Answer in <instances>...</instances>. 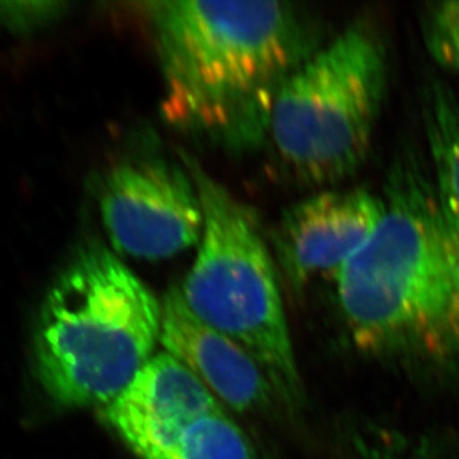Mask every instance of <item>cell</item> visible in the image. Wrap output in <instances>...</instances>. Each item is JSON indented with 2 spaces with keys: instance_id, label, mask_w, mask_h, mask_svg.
Here are the masks:
<instances>
[{
  "instance_id": "1",
  "label": "cell",
  "mask_w": 459,
  "mask_h": 459,
  "mask_svg": "<svg viewBox=\"0 0 459 459\" xmlns=\"http://www.w3.org/2000/svg\"><path fill=\"white\" fill-rule=\"evenodd\" d=\"M382 198L377 232L333 280L348 338L381 361L459 368V238L429 169L402 160Z\"/></svg>"
},
{
  "instance_id": "2",
  "label": "cell",
  "mask_w": 459,
  "mask_h": 459,
  "mask_svg": "<svg viewBox=\"0 0 459 459\" xmlns=\"http://www.w3.org/2000/svg\"><path fill=\"white\" fill-rule=\"evenodd\" d=\"M171 126L234 148L268 135L287 74L316 51L307 15L282 2L149 4Z\"/></svg>"
},
{
  "instance_id": "3",
  "label": "cell",
  "mask_w": 459,
  "mask_h": 459,
  "mask_svg": "<svg viewBox=\"0 0 459 459\" xmlns=\"http://www.w3.org/2000/svg\"><path fill=\"white\" fill-rule=\"evenodd\" d=\"M162 302L115 253L90 244L45 296L35 332V372L65 409H103L160 343Z\"/></svg>"
},
{
  "instance_id": "4",
  "label": "cell",
  "mask_w": 459,
  "mask_h": 459,
  "mask_svg": "<svg viewBox=\"0 0 459 459\" xmlns=\"http://www.w3.org/2000/svg\"><path fill=\"white\" fill-rule=\"evenodd\" d=\"M200 194L204 228L183 300L208 327L259 363L290 411L304 404V381L287 323L277 268L252 210L196 160L183 156Z\"/></svg>"
},
{
  "instance_id": "5",
  "label": "cell",
  "mask_w": 459,
  "mask_h": 459,
  "mask_svg": "<svg viewBox=\"0 0 459 459\" xmlns=\"http://www.w3.org/2000/svg\"><path fill=\"white\" fill-rule=\"evenodd\" d=\"M386 60L368 27H348L278 88L268 135L307 185H336L361 167L385 97Z\"/></svg>"
},
{
  "instance_id": "6",
  "label": "cell",
  "mask_w": 459,
  "mask_h": 459,
  "mask_svg": "<svg viewBox=\"0 0 459 459\" xmlns=\"http://www.w3.org/2000/svg\"><path fill=\"white\" fill-rule=\"evenodd\" d=\"M100 216L115 252L169 259L200 243L204 212L186 167L160 158L134 160L108 174Z\"/></svg>"
},
{
  "instance_id": "7",
  "label": "cell",
  "mask_w": 459,
  "mask_h": 459,
  "mask_svg": "<svg viewBox=\"0 0 459 459\" xmlns=\"http://www.w3.org/2000/svg\"><path fill=\"white\" fill-rule=\"evenodd\" d=\"M382 196L366 189L325 191L287 208L273 235L278 266L291 286L338 277L377 232Z\"/></svg>"
},
{
  "instance_id": "8",
  "label": "cell",
  "mask_w": 459,
  "mask_h": 459,
  "mask_svg": "<svg viewBox=\"0 0 459 459\" xmlns=\"http://www.w3.org/2000/svg\"><path fill=\"white\" fill-rule=\"evenodd\" d=\"M223 409L169 352H158L130 385L100 409L104 422L140 459H165L194 422Z\"/></svg>"
},
{
  "instance_id": "9",
  "label": "cell",
  "mask_w": 459,
  "mask_h": 459,
  "mask_svg": "<svg viewBox=\"0 0 459 459\" xmlns=\"http://www.w3.org/2000/svg\"><path fill=\"white\" fill-rule=\"evenodd\" d=\"M160 345L230 411L264 413L280 403L259 363L238 343L196 318L178 287L169 289L162 300Z\"/></svg>"
},
{
  "instance_id": "10",
  "label": "cell",
  "mask_w": 459,
  "mask_h": 459,
  "mask_svg": "<svg viewBox=\"0 0 459 459\" xmlns=\"http://www.w3.org/2000/svg\"><path fill=\"white\" fill-rule=\"evenodd\" d=\"M429 176L438 207L459 238V90L434 79L422 94Z\"/></svg>"
},
{
  "instance_id": "11",
  "label": "cell",
  "mask_w": 459,
  "mask_h": 459,
  "mask_svg": "<svg viewBox=\"0 0 459 459\" xmlns=\"http://www.w3.org/2000/svg\"><path fill=\"white\" fill-rule=\"evenodd\" d=\"M165 459H260L252 438L226 409L196 420Z\"/></svg>"
},
{
  "instance_id": "12",
  "label": "cell",
  "mask_w": 459,
  "mask_h": 459,
  "mask_svg": "<svg viewBox=\"0 0 459 459\" xmlns=\"http://www.w3.org/2000/svg\"><path fill=\"white\" fill-rule=\"evenodd\" d=\"M422 33L434 60L459 76V0L429 4Z\"/></svg>"
},
{
  "instance_id": "13",
  "label": "cell",
  "mask_w": 459,
  "mask_h": 459,
  "mask_svg": "<svg viewBox=\"0 0 459 459\" xmlns=\"http://www.w3.org/2000/svg\"><path fill=\"white\" fill-rule=\"evenodd\" d=\"M343 459H438L397 440L368 437L352 442Z\"/></svg>"
},
{
  "instance_id": "14",
  "label": "cell",
  "mask_w": 459,
  "mask_h": 459,
  "mask_svg": "<svg viewBox=\"0 0 459 459\" xmlns=\"http://www.w3.org/2000/svg\"><path fill=\"white\" fill-rule=\"evenodd\" d=\"M60 4H0V26L11 30L33 29L56 17Z\"/></svg>"
}]
</instances>
